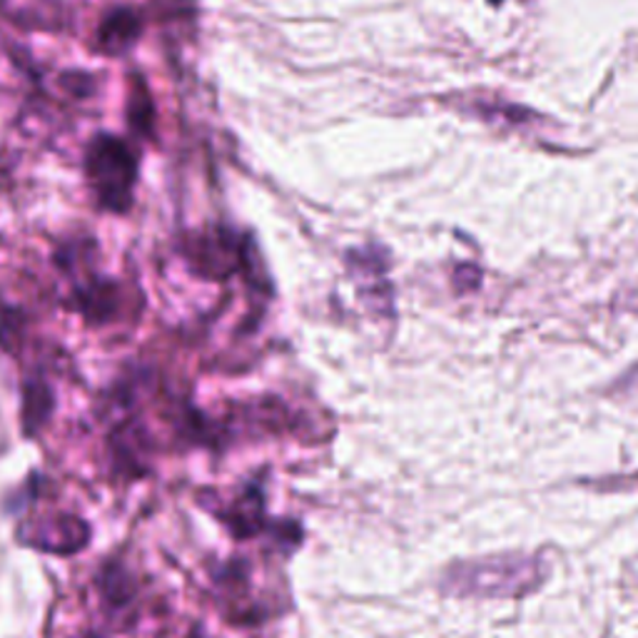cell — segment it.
Listing matches in <instances>:
<instances>
[{"label":"cell","mask_w":638,"mask_h":638,"mask_svg":"<svg viewBox=\"0 0 638 638\" xmlns=\"http://www.w3.org/2000/svg\"><path fill=\"white\" fill-rule=\"evenodd\" d=\"M547 578L539 556L497 554L456 561L441 576V591L472 599H518Z\"/></svg>","instance_id":"obj_1"},{"label":"cell","mask_w":638,"mask_h":638,"mask_svg":"<svg viewBox=\"0 0 638 638\" xmlns=\"http://www.w3.org/2000/svg\"><path fill=\"white\" fill-rule=\"evenodd\" d=\"M85 175L100 205L113 212H125L133 202L138 160L133 150L115 135H98L85 152Z\"/></svg>","instance_id":"obj_2"},{"label":"cell","mask_w":638,"mask_h":638,"mask_svg":"<svg viewBox=\"0 0 638 638\" xmlns=\"http://www.w3.org/2000/svg\"><path fill=\"white\" fill-rule=\"evenodd\" d=\"M21 539L30 547L53 551V554H75L90 541V529L83 518L63 514L23 526Z\"/></svg>","instance_id":"obj_3"},{"label":"cell","mask_w":638,"mask_h":638,"mask_svg":"<svg viewBox=\"0 0 638 638\" xmlns=\"http://www.w3.org/2000/svg\"><path fill=\"white\" fill-rule=\"evenodd\" d=\"M190 258L205 275L225 277L227 272L235 270L240 254H237L235 245L227 235H205L200 237V240H195Z\"/></svg>","instance_id":"obj_4"},{"label":"cell","mask_w":638,"mask_h":638,"mask_svg":"<svg viewBox=\"0 0 638 638\" xmlns=\"http://www.w3.org/2000/svg\"><path fill=\"white\" fill-rule=\"evenodd\" d=\"M140 30L142 25L138 13H133L130 8H117V11L110 13L103 25H100L98 46L108 55H121L138 42Z\"/></svg>","instance_id":"obj_5"},{"label":"cell","mask_w":638,"mask_h":638,"mask_svg":"<svg viewBox=\"0 0 638 638\" xmlns=\"http://www.w3.org/2000/svg\"><path fill=\"white\" fill-rule=\"evenodd\" d=\"M50 410H53V397H50V389L40 381H33V385L25 387V402H23V424L25 431L38 429L42 422L48 420Z\"/></svg>","instance_id":"obj_6"},{"label":"cell","mask_w":638,"mask_h":638,"mask_svg":"<svg viewBox=\"0 0 638 638\" xmlns=\"http://www.w3.org/2000/svg\"><path fill=\"white\" fill-rule=\"evenodd\" d=\"M606 484H614V487H616V484H626V487H628V484H634V487H638V474L631 476V479H624V481H616L614 479V481H606Z\"/></svg>","instance_id":"obj_7"}]
</instances>
